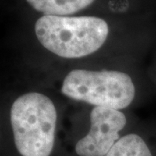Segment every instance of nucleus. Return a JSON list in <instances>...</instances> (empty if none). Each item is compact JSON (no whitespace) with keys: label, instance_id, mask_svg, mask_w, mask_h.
I'll list each match as a JSON object with an SVG mask.
<instances>
[{"label":"nucleus","instance_id":"7ed1b4c3","mask_svg":"<svg viewBox=\"0 0 156 156\" xmlns=\"http://www.w3.org/2000/svg\"><path fill=\"white\" fill-rule=\"evenodd\" d=\"M61 91L73 100L117 110L129 106L135 96L132 78L116 70L74 69L64 78Z\"/></svg>","mask_w":156,"mask_h":156},{"label":"nucleus","instance_id":"20e7f679","mask_svg":"<svg viewBox=\"0 0 156 156\" xmlns=\"http://www.w3.org/2000/svg\"><path fill=\"white\" fill-rule=\"evenodd\" d=\"M126 124V115L121 110L94 107L90 112L89 131L76 142V153L79 156H105L119 140Z\"/></svg>","mask_w":156,"mask_h":156},{"label":"nucleus","instance_id":"423d86ee","mask_svg":"<svg viewBox=\"0 0 156 156\" xmlns=\"http://www.w3.org/2000/svg\"><path fill=\"white\" fill-rule=\"evenodd\" d=\"M105 156H153V154L140 135L128 134L121 137Z\"/></svg>","mask_w":156,"mask_h":156},{"label":"nucleus","instance_id":"f03ea898","mask_svg":"<svg viewBox=\"0 0 156 156\" xmlns=\"http://www.w3.org/2000/svg\"><path fill=\"white\" fill-rule=\"evenodd\" d=\"M57 113L50 97L28 92L11 108V124L17 150L22 156H50L56 135Z\"/></svg>","mask_w":156,"mask_h":156},{"label":"nucleus","instance_id":"39448f33","mask_svg":"<svg viewBox=\"0 0 156 156\" xmlns=\"http://www.w3.org/2000/svg\"><path fill=\"white\" fill-rule=\"evenodd\" d=\"M95 0H26L34 10L50 16L74 14L90 5Z\"/></svg>","mask_w":156,"mask_h":156},{"label":"nucleus","instance_id":"f257e3e1","mask_svg":"<svg viewBox=\"0 0 156 156\" xmlns=\"http://www.w3.org/2000/svg\"><path fill=\"white\" fill-rule=\"evenodd\" d=\"M108 25L100 17L44 15L35 23L39 43L56 56L80 58L100 49L106 42Z\"/></svg>","mask_w":156,"mask_h":156}]
</instances>
